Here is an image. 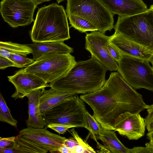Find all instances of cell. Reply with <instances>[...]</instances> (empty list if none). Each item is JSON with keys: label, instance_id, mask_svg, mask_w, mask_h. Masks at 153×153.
<instances>
[{"label": "cell", "instance_id": "9", "mask_svg": "<svg viewBox=\"0 0 153 153\" xmlns=\"http://www.w3.org/2000/svg\"><path fill=\"white\" fill-rule=\"evenodd\" d=\"M149 61L122 55L118 62V72L134 89L144 88L153 92V68Z\"/></svg>", "mask_w": 153, "mask_h": 153}, {"label": "cell", "instance_id": "8", "mask_svg": "<svg viewBox=\"0 0 153 153\" xmlns=\"http://www.w3.org/2000/svg\"><path fill=\"white\" fill-rule=\"evenodd\" d=\"M83 102L77 94L67 97L42 114L46 126L58 123L85 128L87 111Z\"/></svg>", "mask_w": 153, "mask_h": 153}, {"label": "cell", "instance_id": "16", "mask_svg": "<svg viewBox=\"0 0 153 153\" xmlns=\"http://www.w3.org/2000/svg\"><path fill=\"white\" fill-rule=\"evenodd\" d=\"M42 89L33 91L26 96L28 99V117L26 122L27 127L43 128L46 126L40 108Z\"/></svg>", "mask_w": 153, "mask_h": 153}, {"label": "cell", "instance_id": "35", "mask_svg": "<svg viewBox=\"0 0 153 153\" xmlns=\"http://www.w3.org/2000/svg\"><path fill=\"white\" fill-rule=\"evenodd\" d=\"M147 138L149 140L153 139V131L148 132L146 134Z\"/></svg>", "mask_w": 153, "mask_h": 153}, {"label": "cell", "instance_id": "11", "mask_svg": "<svg viewBox=\"0 0 153 153\" xmlns=\"http://www.w3.org/2000/svg\"><path fill=\"white\" fill-rule=\"evenodd\" d=\"M110 38L97 31L86 33L85 48L107 70L116 71L118 63L111 56L106 47Z\"/></svg>", "mask_w": 153, "mask_h": 153}, {"label": "cell", "instance_id": "27", "mask_svg": "<svg viewBox=\"0 0 153 153\" xmlns=\"http://www.w3.org/2000/svg\"><path fill=\"white\" fill-rule=\"evenodd\" d=\"M47 126L54 130L59 134H63L68 129L74 127L72 126L58 123L49 124Z\"/></svg>", "mask_w": 153, "mask_h": 153}, {"label": "cell", "instance_id": "13", "mask_svg": "<svg viewBox=\"0 0 153 153\" xmlns=\"http://www.w3.org/2000/svg\"><path fill=\"white\" fill-rule=\"evenodd\" d=\"M8 80L16 88L11 97L15 100L26 97L35 90L49 87V85L35 75L24 72L22 69L14 75L8 76Z\"/></svg>", "mask_w": 153, "mask_h": 153}, {"label": "cell", "instance_id": "19", "mask_svg": "<svg viewBox=\"0 0 153 153\" xmlns=\"http://www.w3.org/2000/svg\"><path fill=\"white\" fill-rule=\"evenodd\" d=\"M96 137L102 142L108 152L129 153V149L123 144L112 130L102 129L101 134Z\"/></svg>", "mask_w": 153, "mask_h": 153}, {"label": "cell", "instance_id": "2", "mask_svg": "<svg viewBox=\"0 0 153 153\" xmlns=\"http://www.w3.org/2000/svg\"><path fill=\"white\" fill-rule=\"evenodd\" d=\"M107 71L91 56L88 60L76 62L65 75L49 83V87L76 94L93 92L104 85Z\"/></svg>", "mask_w": 153, "mask_h": 153}, {"label": "cell", "instance_id": "14", "mask_svg": "<svg viewBox=\"0 0 153 153\" xmlns=\"http://www.w3.org/2000/svg\"><path fill=\"white\" fill-rule=\"evenodd\" d=\"M109 41L121 55H127L149 61L153 57V51L145 46L130 40L121 34L114 33Z\"/></svg>", "mask_w": 153, "mask_h": 153}, {"label": "cell", "instance_id": "26", "mask_svg": "<svg viewBox=\"0 0 153 153\" xmlns=\"http://www.w3.org/2000/svg\"><path fill=\"white\" fill-rule=\"evenodd\" d=\"M17 136L0 138V148H8L15 147Z\"/></svg>", "mask_w": 153, "mask_h": 153}, {"label": "cell", "instance_id": "7", "mask_svg": "<svg viewBox=\"0 0 153 153\" xmlns=\"http://www.w3.org/2000/svg\"><path fill=\"white\" fill-rule=\"evenodd\" d=\"M76 62L70 53H51L42 56L22 70L35 75L48 83L65 75Z\"/></svg>", "mask_w": 153, "mask_h": 153}, {"label": "cell", "instance_id": "21", "mask_svg": "<svg viewBox=\"0 0 153 153\" xmlns=\"http://www.w3.org/2000/svg\"><path fill=\"white\" fill-rule=\"evenodd\" d=\"M71 27L81 33L98 31L97 28L87 20L78 16L71 15L68 16Z\"/></svg>", "mask_w": 153, "mask_h": 153}, {"label": "cell", "instance_id": "25", "mask_svg": "<svg viewBox=\"0 0 153 153\" xmlns=\"http://www.w3.org/2000/svg\"><path fill=\"white\" fill-rule=\"evenodd\" d=\"M147 115L144 119L146 128L148 132L153 131V104L146 105Z\"/></svg>", "mask_w": 153, "mask_h": 153}, {"label": "cell", "instance_id": "29", "mask_svg": "<svg viewBox=\"0 0 153 153\" xmlns=\"http://www.w3.org/2000/svg\"><path fill=\"white\" fill-rule=\"evenodd\" d=\"M9 67H17V66L8 58L0 56V69L3 70Z\"/></svg>", "mask_w": 153, "mask_h": 153}, {"label": "cell", "instance_id": "24", "mask_svg": "<svg viewBox=\"0 0 153 153\" xmlns=\"http://www.w3.org/2000/svg\"><path fill=\"white\" fill-rule=\"evenodd\" d=\"M8 58L13 62L18 68H26L35 61L33 59L27 58L26 56L20 54L11 55Z\"/></svg>", "mask_w": 153, "mask_h": 153}, {"label": "cell", "instance_id": "37", "mask_svg": "<svg viewBox=\"0 0 153 153\" xmlns=\"http://www.w3.org/2000/svg\"><path fill=\"white\" fill-rule=\"evenodd\" d=\"M58 4H59L61 2L65 0H56Z\"/></svg>", "mask_w": 153, "mask_h": 153}, {"label": "cell", "instance_id": "22", "mask_svg": "<svg viewBox=\"0 0 153 153\" xmlns=\"http://www.w3.org/2000/svg\"><path fill=\"white\" fill-rule=\"evenodd\" d=\"M85 128L89 131V135L97 143L96 136L101 134L102 128L93 115H91L88 111L85 113Z\"/></svg>", "mask_w": 153, "mask_h": 153}, {"label": "cell", "instance_id": "32", "mask_svg": "<svg viewBox=\"0 0 153 153\" xmlns=\"http://www.w3.org/2000/svg\"><path fill=\"white\" fill-rule=\"evenodd\" d=\"M0 153H19L15 148H0Z\"/></svg>", "mask_w": 153, "mask_h": 153}, {"label": "cell", "instance_id": "20", "mask_svg": "<svg viewBox=\"0 0 153 153\" xmlns=\"http://www.w3.org/2000/svg\"><path fill=\"white\" fill-rule=\"evenodd\" d=\"M32 50L26 45L11 42H0V56L8 58L13 54H20L27 56L31 53Z\"/></svg>", "mask_w": 153, "mask_h": 153}, {"label": "cell", "instance_id": "10", "mask_svg": "<svg viewBox=\"0 0 153 153\" xmlns=\"http://www.w3.org/2000/svg\"><path fill=\"white\" fill-rule=\"evenodd\" d=\"M37 5L33 0H1L0 13L4 21L11 27L25 26L34 22Z\"/></svg>", "mask_w": 153, "mask_h": 153}, {"label": "cell", "instance_id": "4", "mask_svg": "<svg viewBox=\"0 0 153 153\" xmlns=\"http://www.w3.org/2000/svg\"><path fill=\"white\" fill-rule=\"evenodd\" d=\"M115 33L142 45L153 51V10L127 16H118Z\"/></svg>", "mask_w": 153, "mask_h": 153}, {"label": "cell", "instance_id": "38", "mask_svg": "<svg viewBox=\"0 0 153 153\" xmlns=\"http://www.w3.org/2000/svg\"><path fill=\"white\" fill-rule=\"evenodd\" d=\"M150 62H151L152 65V67L153 68V57L150 60Z\"/></svg>", "mask_w": 153, "mask_h": 153}, {"label": "cell", "instance_id": "15", "mask_svg": "<svg viewBox=\"0 0 153 153\" xmlns=\"http://www.w3.org/2000/svg\"><path fill=\"white\" fill-rule=\"evenodd\" d=\"M112 13L120 16H130L148 10L142 0H100Z\"/></svg>", "mask_w": 153, "mask_h": 153}, {"label": "cell", "instance_id": "6", "mask_svg": "<svg viewBox=\"0 0 153 153\" xmlns=\"http://www.w3.org/2000/svg\"><path fill=\"white\" fill-rule=\"evenodd\" d=\"M66 12L68 17L75 15L92 24L100 32L105 34L114 28V14L100 0H67Z\"/></svg>", "mask_w": 153, "mask_h": 153}, {"label": "cell", "instance_id": "33", "mask_svg": "<svg viewBox=\"0 0 153 153\" xmlns=\"http://www.w3.org/2000/svg\"><path fill=\"white\" fill-rule=\"evenodd\" d=\"M57 152L62 153H72L71 148L63 145L59 148Z\"/></svg>", "mask_w": 153, "mask_h": 153}, {"label": "cell", "instance_id": "17", "mask_svg": "<svg viewBox=\"0 0 153 153\" xmlns=\"http://www.w3.org/2000/svg\"><path fill=\"white\" fill-rule=\"evenodd\" d=\"M32 50L35 60L42 56L51 53H71L74 49L65 44L63 41L33 42L26 44Z\"/></svg>", "mask_w": 153, "mask_h": 153}, {"label": "cell", "instance_id": "30", "mask_svg": "<svg viewBox=\"0 0 153 153\" xmlns=\"http://www.w3.org/2000/svg\"><path fill=\"white\" fill-rule=\"evenodd\" d=\"M129 153H152L148 147H134L129 149Z\"/></svg>", "mask_w": 153, "mask_h": 153}, {"label": "cell", "instance_id": "5", "mask_svg": "<svg viewBox=\"0 0 153 153\" xmlns=\"http://www.w3.org/2000/svg\"><path fill=\"white\" fill-rule=\"evenodd\" d=\"M43 128L27 127L16 136V149L19 153H46L58 151L66 139Z\"/></svg>", "mask_w": 153, "mask_h": 153}, {"label": "cell", "instance_id": "36", "mask_svg": "<svg viewBox=\"0 0 153 153\" xmlns=\"http://www.w3.org/2000/svg\"><path fill=\"white\" fill-rule=\"evenodd\" d=\"M36 3V4L38 5L42 3L49 1L51 0H33Z\"/></svg>", "mask_w": 153, "mask_h": 153}, {"label": "cell", "instance_id": "34", "mask_svg": "<svg viewBox=\"0 0 153 153\" xmlns=\"http://www.w3.org/2000/svg\"><path fill=\"white\" fill-rule=\"evenodd\" d=\"M149 141L145 144L146 146L149 148L153 153V139L149 140Z\"/></svg>", "mask_w": 153, "mask_h": 153}, {"label": "cell", "instance_id": "28", "mask_svg": "<svg viewBox=\"0 0 153 153\" xmlns=\"http://www.w3.org/2000/svg\"><path fill=\"white\" fill-rule=\"evenodd\" d=\"M106 47L112 57L118 62L122 57V55L119 51L109 41L107 43Z\"/></svg>", "mask_w": 153, "mask_h": 153}, {"label": "cell", "instance_id": "18", "mask_svg": "<svg viewBox=\"0 0 153 153\" xmlns=\"http://www.w3.org/2000/svg\"><path fill=\"white\" fill-rule=\"evenodd\" d=\"M42 89L39 98L40 110L42 114L48 111L63 100L76 94L62 92L52 88Z\"/></svg>", "mask_w": 153, "mask_h": 153}, {"label": "cell", "instance_id": "1", "mask_svg": "<svg viewBox=\"0 0 153 153\" xmlns=\"http://www.w3.org/2000/svg\"><path fill=\"white\" fill-rule=\"evenodd\" d=\"M79 97L91 107L93 116L102 128L111 130H115V121L121 114L140 113L146 105L142 95L116 72L111 73L100 89Z\"/></svg>", "mask_w": 153, "mask_h": 153}, {"label": "cell", "instance_id": "3", "mask_svg": "<svg viewBox=\"0 0 153 153\" xmlns=\"http://www.w3.org/2000/svg\"><path fill=\"white\" fill-rule=\"evenodd\" d=\"M68 16L56 3L38 9L30 35L33 42L64 41L70 38Z\"/></svg>", "mask_w": 153, "mask_h": 153}, {"label": "cell", "instance_id": "23", "mask_svg": "<svg viewBox=\"0 0 153 153\" xmlns=\"http://www.w3.org/2000/svg\"><path fill=\"white\" fill-rule=\"evenodd\" d=\"M0 120L15 127L17 126V121L12 116L10 109L1 94L0 93Z\"/></svg>", "mask_w": 153, "mask_h": 153}, {"label": "cell", "instance_id": "31", "mask_svg": "<svg viewBox=\"0 0 153 153\" xmlns=\"http://www.w3.org/2000/svg\"><path fill=\"white\" fill-rule=\"evenodd\" d=\"M63 145L71 149L79 145L78 141L74 137H71L66 139L64 141Z\"/></svg>", "mask_w": 153, "mask_h": 153}, {"label": "cell", "instance_id": "39", "mask_svg": "<svg viewBox=\"0 0 153 153\" xmlns=\"http://www.w3.org/2000/svg\"><path fill=\"white\" fill-rule=\"evenodd\" d=\"M150 8L152 9L153 10V4L150 6Z\"/></svg>", "mask_w": 153, "mask_h": 153}, {"label": "cell", "instance_id": "12", "mask_svg": "<svg viewBox=\"0 0 153 153\" xmlns=\"http://www.w3.org/2000/svg\"><path fill=\"white\" fill-rule=\"evenodd\" d=\"M115 131L129 140H137L145 134L146 125L144 119L140 113L126 112L121 114L114 123Z\"/></svg>", "mask_w": 153, "mask_h": 153}]
</instances>
